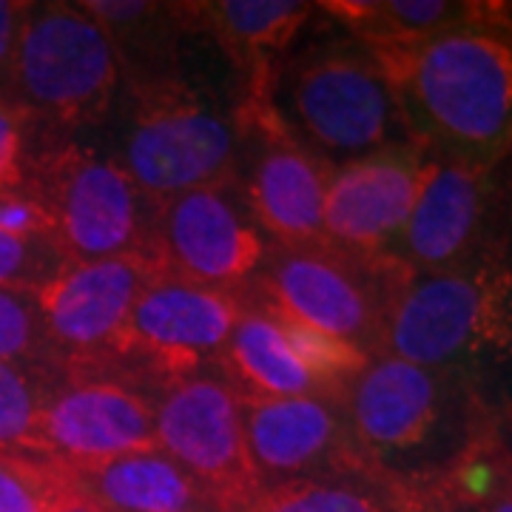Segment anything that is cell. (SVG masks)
Segmentation results:
<instances>
[{
    "instance_id": "cell-1",
    "label": "cell",
    "mask_w": 512,
    "mask_h": 512,
    "mask_svg": "<svg viewBox=\"0 0 512 512\" xmlns=\"http://www.w3.org/2000/svg\"><path fill=\"white\" fill-rule=\"evenodd\" d=\"M367 49L407 140L433 163H490L512 151V3L461 29Z\"/></svg>"
},
{
    "instance_id": "cell-2",
    "label": "cell",
    "mask_w": 512,
    "mask_h": 512,
    "mask_svg": "<svg viewBox=\"0 0 512 512\" xmlns=\"http://www.w3.org/2000/svg\"><path fill=\"white\" fill-rule=\"evenodd\" d=\"M350 441L373 473L430 481L501 439L478 379L373 356L342 396Z\"/></svg>"
},
{
    "instance_id": "cell-3",
    "label": "cell",
    "mask_w": 512,
    "mask_h": 512,
    "mask_svg": "<svg viewBox=\"0 0 512 512\" xmlns=\"http://www.w3.org/2000/svg\"><path fill=\"white\" fill-rule=\"evenodd\" d=\"M268 100L282 126L330 168L410 143L379 60L350 35L293 46L274 66Z\"/></svg>"
},
{
    "instance_id": "cell-4",
    "label": "cell",
    "mask_w": 512,
    "mask_h": 512,
    "mask_svg": "<svg viewBox=\"0 0 512 512\" xmlns=\"http://www.w3.org/2000/svg\"><path fill=\"white\" fill-rule=\"evenodd\" d=\"M379 356L473 379L512 365V251L407 276L384 319Z\"/></svg>"
},
{
    "instance_id": "cell-5",
    "label": "cell",
    "mask_w": 512,
    "mask_h": 512,
    "mask_svg": "<svg viewBox=\"0 0 512 512\" xmlns=\"http://www.w3.org/2000/svg\"><path fill=\"white\" fill-rule=\"evenodd\" d=\"M123 94L103 26L80 3H29L0 77V103L26 126H97Z\"/></svg>"
},
{
    "instance_id": "cell-6",
    "label": "cell",
    "mask_w": 512,
    "mask_h": 512,
    "mask_svg": "<svg viewBox=\"0 0 512 512\" xmlns=\"http://www.w3.org/2000/svg\"><path fill=\"white\" fill-rule=\"evenodd\" d=\"M126 126L111 154L148 202L234 185L245 140L237 114H225L185 77L123 89Z\"/></svg>"
},
{
    "instance_id": "cell-7",
    "label": "cell",
    "mask_w": 512,
    "mask_h": 512,
    "mask_svg": "<svg viewBox=\"0 0 512 512\" xmlns=\"http://www.w3.org/2000/svg\"><path fill=\"white\" fill-rule=\"evenodd\" d=\"M23 185L46 211L52 242L66 262L151 256L154 202L111 154L60 140L29 157Z\"/></svg>"
},
{
    "instance_id": "cell-8",
    "label": "cell",
    "mask_w": 512,
    "mask_h": 512,
    "mask_svg": "<svg viewBox=\"0 0 512 512\" xmlns=\"http://www.w3.org/2000/svg\"><path fill=\"white\" fill-rule=\"evenodd\" d=\"M407 276L410 271L393 256L362 259L325 242L271 245L251 288L279 313L379 356L384 319Z\"/></svg>"
},
{
    "instance_id": "cell-9",
    "label": "cell",
    "mask_w": 512,
    "mask_h": 512,
    "mask_svg": "<svg viewBox=\"0 0 512 512\" xmlns=\"http://www.w3.org/2000/svg\"><path fill=\"white\" fill-rule=\"evenodd\" d=\"M512 251V151L490 163H430L393 259L441 274Z\"/></svg>"
},
{
    "instance_id": "cell-10",
    "label": "cell",
    "mask_w": 512,
    "mask_h": 512,
    "mask_svg": "<svg viewBox=\"0 0 512 512\" xmlns=\"http://www.w3.org/2000/svg\"><path fill=\"white\" fill-rule=\"evenodd\" d=\"M154 436L157 450L200 484L217 512H242L262 490L239 393L225 376L200 370L163 384L154 396Z\"/></svg>"
},
{
    "instance_id": "cell-11",
    "label": "cell",
    "mask_w": 512,
    "mask_h": 512,
    "mask_svg": "<svg viewBox=\"0 0 512 512\" xmlns=\"http://www.w3.org/2000/svg\"><path fill=\"white\" fill-rule=\"evenodd\" d=\"M242 311L245 288L225 291L157 276L137 299L106 370L120 373V367H128L160 379V387L200 373L220 359Z\"/></svg>"
},
{
    "instance_id": "cell-12",
    "label": "cell",
    "mask_w": 512,
    "mask_h": 512,
    "mask_svg": "<svg viewBox=\"0 0 512 512\" xmlns=\"http://www.w3.org/2000/svg\"><path fill=\"white\" fill-rule=\"evenodd\" d=\"M234 114L245 140L237 185L259 231L271 245H322L333 168L282 126L268 97H242Z\"/></svg>"
},
{
    "instance_id": "cell-13",
    "label": "cell",
    "mask_w": 512,
    "mask_h": 512,
    "mask_svg": "<svg viewBox=\"0 0 512 512\" xmlns=\"http://www.w3.org/2000/svg\"><path fill=\"white\" fill-rule=\"evenodd\" d=\"M163 276L148 254L69 262L35 296L55 370H106L128 316L148 285Z\"/></svg>"
},
{
    "instance_id": "cell-14",
    "label": "cell",
    "mask_w": 512,
    "mask_h": 512,
    "mask_svg": "<svg viewBox=\"0 0 512 512\" xmlns=\"http://www.w3.org/2000/svg\"><path fill=\"white\" fill-rule=\"evenodd\" d=\"M268 251L271 242L259 231L237 183L154 205L151 259L165 276L242 291L254 282Z\"/></svg>"
},
{
    "instance_id": "cell-15",
    "label": "cell",
    "mask_w": 512,
    "mask_h": 512,
    "mask_svg": "<svg viewBox=\"0 0 512 512\" xmlns=\"http://www.w3.org/2000/svg\"><path fill=\"white\" fill-rule=\"evenodd\" d=\"M49 379L37 444L40 458L77 467L154 450V396L131 376L109 370H55Z\"/></svg>"
},
{
    "instance_id": "cell-16",
    "label": "cell",
    "mask_w": 512,
    "mask_h": 512,
    "mask_svg": "<svg viewBox=\"0 0 512 512\" xmlns=\"http://www.w3.org/2000/svg\"><path fill=\"white\" fill-rule=\"evenodd\" d=\"M430 157L416 146H393L330 171L322 242L348 256L393 254L419 200Z\"/></svg>"
},
{
    "instance_id": "cell-17",
    "label": "cell",
    "mask_w": 512,
    "mask_h": 512,
    "mask_svg": "<svg viewBox=\"0 0 512 512\" xmlns=\"http://www.w3.org/2000/svg\"><path fill=\"white\" fill-rule=\"evenodd\" d=\"M248 456L262 487L296 478L370 470L350 441L342 399L333 396H239Z\"/></svg>"
},
{
    "instance_id": "cell-18",
    "label": "cell",
    "mask_w": 512,
    "mask_h": 512,
    "mask_svg": "<svg viewBox=\"0 0 512 512\" xmlns=\"http://www.w3.org/2000/svg\"><path fill=\"white\" fill-rule=\"evenodd\" d=\"M177 6L185 35H208L242 72V97H268L274 66L316 15V3L299 0H191Z\"/></svg>"
},
{
    "instance_id": "cell-19",
    "label": "cell",
    "mask_w": 512,
    "mask_h": 512,
    "mask_svg": "<svg viewBox=\"0 0 512 512\" xmlns=\"http://www.w3.org/2000/svg\"><path fill=\"white\" fill-rule=\"evenodd\" d=\"M57 467L103 512H217L200 484L157 447L94 464Z\"/></svg>"
},
{
    "instance_id": "cell-20",
    "label": "cell",
    "mask_w": 512,
    "mask_h": 512,
    "mask_svg": "<svg viewBox=\"0 0 512 512\" xmlns=\"http://www.w3.org/2000/svg\"><path fill=\"white\" fill-rule=\"evenodd\" d=\"M222 376L239 396L285 399V396H328L305 365L296 359L285 333L251 285L245 288V311L217 359Z\"/></svg>"
},
{
    "instance_id": "cell-21",
    "label": "cell",
    "mask_w": 512,
    "mask_h": 512,
    "mask_svg": "<svg viewBox=\"0 0 512 512\" xmlns=\"http://www.w3.org/2000/svg\"><path fill=\"white\" fill-rule=\"evenodd\" d=\"M109 37L123 89L180 74V37L185 35L177 3L151 0H83L80 3Z\"/></svg>"
},
{
    "instance_id": "cell-22",
    "label": "cell",
    "mask_w": 512,
    "mask_h": 512,
    "mask_svg": "<svg viewBox=\"0 0 512 512\" xmlns=\"http://www.w3.org/2000/svg\"><path fill=\"white\" fill-rule=\"evenodd\" d=\"M316 6L365 46L424 40L487 20L498 9L493 0H328Z\"/></svg>"
},
{
    "instance_id": "cell-23",
    "label": "cell",
    "mask_w": 512,
    "mask_h": 512,
    "mask_svg": "<svg viewBox=\"0 0 512 512\" xmlns=\"http://www.w3.org/2000/svg\"><path fill=\"white\" fill-rule=\"evenodd\" d=\"M242 512H396L393 478L359 470L262 487Z\"/></svg>"
},
{
    "instance_id": "cell-24",
    "label": "cell",
    "mask_w": 512,
    "mask_h": 512,
    "mask_svg": "<svg viewBox=\"0 0 512 512\" xmlns=\"http://www.w3.org/2000/svg\"><path fill=\"white\" fill-rule=\"evenodd\" d=\"M52 370L0 362V453L40 456L37 421Z\"/></svg>"
},
{
    "instance_id": "cell-25",
    "label": "cell",
    "mask_w": 512,
    "mask_h": 512,
    "mask_svg": "<svg viewBox=\"0 0 512 512\" xmlns=\"http://www.w3.org/2000/svg\"><path fill=\"white\" fill-rule=\"evenodd\" d=\"M0 362L55 373V356L46 342L32 293L0 288Z\"/></svg>"
},
{
    "instance_id": "cell-26",
    "label": "cell",
    "mask_w": 512,
    "mask_h": 512,
    "mask_svg": "<svg viewBox=\"0 0 512 512\" xmlns=\"http://www.w3.org/2000/svg\"><path fill=\"white\" fill-rule=\"evenodd\" d=\"M69 265L49 239L18 237L0 228V288L35 293Z\"/></svg>"
},
{
    "instance_id": "cell-27",
    "label": "cell",
    "mask_w": 512,
    "mask_h": 512,
    "mask_svg": "<svg viewBox=\"0 0 512 512\" xmlns=\"http://www.w3.org/2000/svg\"><path fill=\"white\" fill-rule=\"evenodd\" d=\"M55 484L49 458L0 453V512H43Z\"/></svg>"
},
{
    "instance_id": "cell-28",
    "label": "cell",
    "mask_w": 512,
    "mask_h": 512,
    "mask_svg": "<svg viewBox=\"0 0 512 512\" xmlns=\"http://www.w3.org/2000/svg\"><path fill=\"white\" fill-rule=\"evenodd\" d=\"M396 512H481L478 504L458 493L450 478L396 481Z\"/></svg>"
},
{
    "instance_id": "cell-29",
    "label": "cell",
    "mask_w": 512,
    "mask_h": 512,
    "mask_svg": "<svg viewBox=\"0 0 512 512\" xmlns=\"http://www.w3.org/2000/svg\"><path fill=\"white\" fill-rule=\"evenodd\" d=\"M26 123L15 111L0 103V191L23 185L29 151H26Z\"/></svg>"
},
{
    "instance_id": "cell-30",
    "label": "cell",
    "mask_w": 512,
    "mask_h": 512,
    "mask_svg": "<svg viewBox=\"0 0 512 512\" xmlns=\"http://www.w3.org/2000/svg\"><path fill=\"white\" fill-rule=\"evenodd\" d=\"M55 464V461H52ZM43 512H103L92 498L80 493L69 478L63 476V470L55 464V484H52V493L46 501V510Z\"/></svg>"
},
{
    "instance_id": "cell-31",
    "label": "cell",
    "mask_w": 512,
    "mask_h": 512,
    "mask_svg": "<svg viewBox=\"0 0 512 512\" xmlns=\"http://www.w3.org/2000/svg\"><path fill=\"white\" fill-rule=\"evenodd\" d=\"M26 6L29 3H20V0H0V77L6 72V63L12 57V49H15Z\"/></svg>"
},
{
    "instance_id": "cell-32",
    "label": "cell",
    "mask_w": 512,
    "mask_h": 512,
    "mask_svg": "<svg viewBox=\"0 0 512 512\" xmlns=\"http://www.w3.org/2000/svg\"><path fill=\"white\" fill-rule=\"evenodd\" d=\"M481 512H512V481L501 490V493L493 495V498L481 507Z\"/></svg>"
}]
</instances>
